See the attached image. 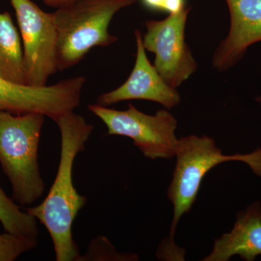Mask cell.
I'll return each instance as SVG.
<instances>
[{
	"label": "cell",
	"mask_w": 261,
	"mask_h": 261,
	"mask_svg": "<svg viewBox=\"0 0 261 261\" xmlns=\"http://www.w3.org/2000/svg\"><path fill=\"white\" fill-rule=\"evenodd\" d=\"M175 157L176 166L167 192L173 204V221L169 237L160 245L157 255L163 260H184L185 252L173 241L176 226L182 216L191 210L205 175L221 163L240 161L261 178V149L251 153L228 155L223 153L211 137L190 135L178 140Z\"/></svg>",
	"instance_id": "2"
},
{
	"label": "cell",
	"mask_w": 261,
	"mask_h": 261,
	"mask_svg": "<svg viewBox=\"0 0 261 261\" xmlns=\"http://www.w3.org/2000/svg\"><path fill=\"white\" fill-rule=\"evenodd\" d=\"M255 100H256L257 102L260 103V104H261V96H258V97L255 98Z\"/></svg>",
	"instance_id": "18"
},
{
	"label": "cell",
	"mask_w": 261,
	"mask_h": 261,
	"mask_svg": "<svg viewBox=\"0 0 261 261\" xmlns=\"http://www.w3.org/2000/svg\"><path fill=\"white\" fill-rule=\"evenodd\" d=\"M23 43L27 83L47 85L58 71L57 31L53 13H46L32 0H10Z\"/></svg>",
	"instance_id": "6"
},
{
	"label": "cell",
	"mask_w": 261,
	"mask_h": 261,
	"mask_svg": "<svg viewBox=\"0 0 261 261\" xmlns=\"http://www.w3.org/2000/svg\"><path fill=\"white\" fill-rule=\"evenodd\" d=\"M61 136V158L56 177L42 203L25 211L40 221L50 235L57 261H78L81 254L72 233L79 212L87 202L75 190L73 168L75 158L85 150L94 126L73 112L55 121Z\"/></svg>",
	"instance_id": "1"
},
{
	"label": "cell",
	"mask_w": 261,
	"mask_h": 261,
	"mask_svg": "<svg viewBox=\"0 0 261 261\" xmlns=\"http://www.w3.org/2000/svg\"><path fill=\"white\" fill-rule=\"evenodd\" d=\"M137 260L138 256L136 254L119 253L107 238L98 237L91 242L87 251L84 255H80L78 261Z\"/></svg>",
	"instance_id": "15"
},
{
	"label": "cell",
	"mask_w": 261,
	"mask_h": 261,
	"mask_svg": "<svg viewBox=\"0 0 261 261\" xmlns=\"http://www.w3.org/2000/svg\"><path fill=\"white\" fill-rule=\"evenodd\" d=\"M141 4L146 9L152 12H166L176 14L186 9L185 0H140Z\"/></svg>",
	"instance_id": "16"
},
{
	"label": "cell",
	"mask_w": 261,
	"mask_h": 261,
	"mask_svg": "<svg viewBox=\"0 0 261 261\" xmlns=\"http://www.w3.org/2000/svg\"><path fill=\"white\" fill-rule=\"evenodd\" d=\"M90 112L102 120L107 135L128 137L147 159H171L176 154L178 139L175 132L177 120L166 110L146 114L129 103L126 111L89 105Z\"/></svg>",
	"instance_id": "5"
},
{
	"label": "cell",
	"mask_w": 261,
	"mask_h": 261,
	"mask_svg": "<svg viewBox=\"0 0 261 261\" xmlns=\"http://www.w3.org/2000/svg\"><path fill=\"white\" fill-rule=\"evenodd\" d=\"M137 0H77L53 12L57 31L58 71L78 64L92 48L116 42L110 34L114 15Z\"/></svg>",
	"instance_id": "4"
},
{
	"label": "cell",
	"mask_w": 261,
	"mask_h": 261,
	"mask_svg": "<svg viewBox=\"0 0 261 261\" xmlns=\"http://www.w3.org/2000/svg\"><path fill=\"white\" fill-rule=\"evenodd\" d=\"M0 76L27 84L23 43L8 12H0Z\"/></svg>",
	"instance_id": "12"
},
{
	"label": "cell",
	"mask_w": 261,
	"mask_h": 261,
	"mask_svg": "<svg viewBox=\"0 0 261 261\" xmlns=\"http://www.w3.org/2000/svg\"><path fill=\"white\" fill-rule=\"evenodd\" d=\"M190 8L163 20H147L142 37L146 50L154 53V66L165 82L176 89L197 69V63L185 41Z\"/></svg>",
	"instance_id": "7"
},
{
	"label": "cell",
	"mask_w": 261,
	"mask_h": 261,
	"mask_svg": "<svg viewBox=\"0 0 261 261\" xmlns=\"http://www.w3.org/2000/svg\"><path fill=\"white\" fill-rule=\"evenodd\" d=\"M37 246V238L0 233V261H13Z\"/></svg>",
	"instance_id": "14"
},
{
	"label": "cell",
	"mask_w": 261,
	"mask_h": 261,
	"mask_svg": "<svg viewBox=\"0 0 261 261\" xmlns=\"http://www.w3.org/2000/svg\"><path fill=\"white\" fill-rule=\"evenodd\" d=\"M261 255V205L253 202L237 216L229 233L215 240L210 255L202 260L228 261L239 255L246 261H253Z\"/></svg>",
	"instance_id": "11"
},
{
	"label": "cell",
	"mask_w": 261,
	"mask_h": 261,
	"mask_svg": "<svg viewBox=\"0 0 261 261\" xmlns=\"http://www.w3.org/2000/svg\"><path fill=\"white\" fill-rule=\"evenodd\" d=\"M44 4L51 8H60L62 7L66 6V5L72 4L75 3L77 0H42Z\"/></svg>",
	"instance_id": "17"
},
{
	"label": "cell",
	"mask_w": 261,
	"mask_h": 261,
	"mask_svg": "<svg viewBox=\"0 0 261 261\" xmlns=\"http://www.w3.org/2000/svg\"><path fill=\"white\" fill-rule=\"evenodd\" d=\"M135 34L137 56L129 77L118 88L100 94L97 97V104L107 107L123 101L140 99L159 103L166 109L176 107L181 102L180 94L165 82L151 64L140 31L136 30Z\"/></svg>",
	"instance_id": "9"
},
{
	"label": "cell",
	"mask_w": 261,
	"mask_h": 261,
	"mask_svg": "<svg viewBox=\"0 0 261 261\" xmlns=\"http://www.w3.org/2000/svg\"><path fill=\"white\" fill-rule=\"evenodd\" d=\"M45 116L0 111V164L11 183L13 200L32 205L44 194L38 150Z\"/></svg>",
	"instance_id": "3"
},
{
	"label": "cell",
	"mask_w": 261,
	"mask_h": 261,
	"mask_svg": "<svg viewBox=\"0 0 261 261\" xmlns=\"http://www.w3.org/2000/svg\"><path fill=\"white\" fill-rule=\"evenodd\" d=\"M86 79L73 77L47 86L10 82L0 76V111L14 114L40 113L56 121L80 106Z\"/></svg>",
	"instance_id": "8"
},
{
	"label": "cell",
	"mask_w": 261,
	"mask_h": 261,
	"mask_svg": "<svg viewBox=\"0 0 261 261\" xmlns=\"http://www.w3.org/2000/svg\"><path fill=\"white\" fill-rule=\"evenodd\" d=\"M0 223L6 232L37 238V220L32 215L20 210L14 200L7 196L0 187Z\"/></svg>",
	"instance_id": "13"
},
{
	"label": "cell",
	"mask_w": 261,
	"mask_h": 261,
	"mask_svg": "<svg viewBox=\"0 0 261 261\" xmlns=\"http://www.w3.org/2000/svg\"><path fill=\"white\" fill-rule=\"evenodd\" d=\"M229 10V32L213 58L214 68L226 71L245 56L249 47L261 42V0H226Z\"/></svg>",
	"instance_id": "10"
}]
</instances>
